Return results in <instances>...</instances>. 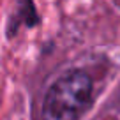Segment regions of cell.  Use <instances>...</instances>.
Returning <instances> with one entry per match:
<instances>
[{
	"label": "cell",
	"mask_w": 120,
	"mask_h": 120,
	"mask_svg": "<svg viewBox=\"0 0 120 120\" xmlns=\"http://www.w3.org/2000/svg\"><path fill=\"white\" fill-rule=\"evenodd\" d=\"M94 81L81 69H71L56 78L42 101L41 120H79L92 106Z\"/></svg>",
	"instance_id": "1"
},
{
	"label": "cell",
	"mask_w": 120,
	"mask_h": 120,
	"mask_svg": "<svg viewBox=\"0 0 120 120\" xmlns=\"http://www.w3.org/2000/svg\"><path fill=\"white\" fill-rule=\"evenodd\" d=\"M39 23H41V16L35 9L34 0H12V7L5 26V37L14 39L21 26L35 28Z\"/></svg>",
	"instance_id": "2"
}]
</instances>
